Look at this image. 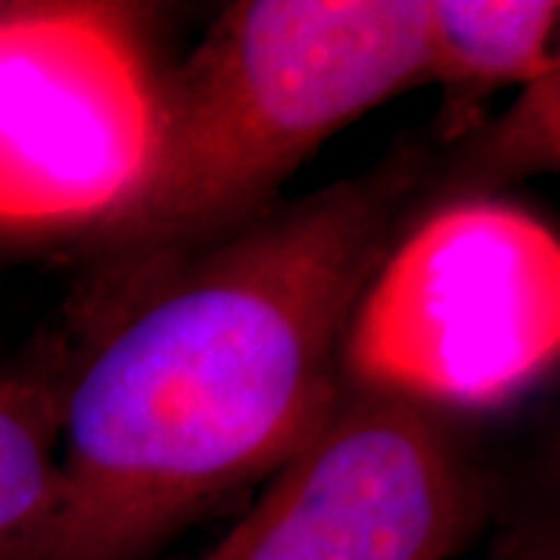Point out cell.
Masks as SVG:
<instances>
[{
  "label": "cell",
  "mask_w": 560,
  "mask_h": 560,
  "mask_svg": "<svg viewBox=\"0 0 560 560\" xmlns=\"http://www.w3.org/2000/svg\"><path fill=\"white\" fill-rule=\"evenodd\" d=\"M408 184L340 180L116 290L60 386L54 508L13 560H143L275 474L340 396L342 334Z\"/></svg>",
  "instance_id": "6da1fadb"
},
{
  "label": "cell",
  "mask_w": 560,
  "mask_h": 560,
  "mask_svg": "<svg viewBox=\"0 0 560 560\" xmlns=\"http://www.w3.org/2000/svg\"><path fill=\"white\" fill-rule=\"evenodd\" d=\"M427 0H243L162 72L138 197L101 234L125 283L268 212L324 140L427 81Z\"/></svg>",
  "instance_id": "7a4b0ae2"
},
{
  "label": "cell",
  "mask_w": 560,
  "mask_h": 560,
  "mask_svg": "<svg viewBox=\"0 0 560 560\" xmlns=\"http://www.w3.org/2000/svg\"><path fill=\"white\" fill-rule=\"evenodd\" d=\"M560 349V243L521 206L460 197L396 237L349 315L342 386L486 411L545 381Z\"/></svg>",
  "instance_id": "3957f363"
},
{
  "label": "cell",
  "mask_w": 560,
  "mask_h": 560,
  "mask_svg": "<svg viewBox=\"0 0 560 560\" xmlns=\"http://www.w3.org/2000/svg\"><path fill=\"white\" fill-rule=\"evenodd\" d=\"M160 88L135 7L0 0V231L101 237L143 184Z\"/></svg>",
  "instance_id": "277c9868"
},
{
  "label": "cell",
  "mask_w": 560,
  "mask_h": 560,
  "mask_svg": "<svg viewBox=\"0 0 560 560\" xmlns=\"http://www.w3.org/2000/svg\"><path fill=\"white\" fill-rule=\"evenodd\" d=\"M486 489L440 411L342 386L202 560H452Z\"/></svg>",
  "instance_id": "5b68a950"
},
{
  "label": "cell",
  "mask_w": 560,
  "mask_h": 560,
  "mask_svg": "<svg viewBox=\"0 0 560 560\" xmlns=\"http://www.w3.org/2000/svg\"><path fill=\"white\" fill-rule=\"evenodd\" d=\"M555 0H427V81H440L445 125L499 88H523L558 69Z\"/></svg>",
  "instance_id": "8992f818"
},
{
  "label": "cell",
  "mask_w": 560,
  "mask_h": 560,
  "mask_svg": "<svg viewBox=\"0 0 560 560\" xmlns=\"http://www.w3.org/2000/svg\"><path fill=\"white\" fill-rule=\"evenodd\" d=\"M60 386L0 374V560L20 555L57 499Z\"/></svg>",
  "instance_id": "52a82bcc"
},
{
  "label": "cell",
  "mask_w": 560,
  "mask_h": 560,
  "mask_svg": "<svg viewBox=\"0 0 560 560\" xmlns=\"http://www.w3.org/2000/svg\"><path fill=\"white\" fill-rule=\"evenodd\" d=\"M560 66L523 84L517 101L492 121L458 168V184L486 190L504 180L558 168L560 153Z\"/></svg>",
  "instance_id": "ba28073f"
}]
</instances>
